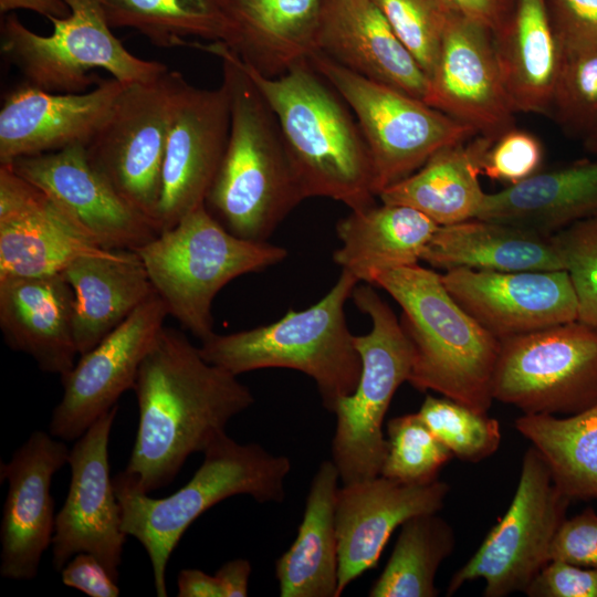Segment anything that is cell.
Instances as JSON below:
<instances>
[{"label": "cell", "mask_w": 597, "mask_h": 597, "mask_svg": "<svg viewBox=\"0 0 597 597\" xmlns=\"http://www.w3.org/2000/svg\"><path fill=\"white\" fill-rule=\"evenodd\" d=\"M237 377L208 363L184 333L164 326L135 380L138 429L121 474L147 494L171 483L189 455L203 453L230 419L253 405Z\"/></svg>", "instance_id": "cell-1"}, {"label": "cell", "mask_w": 597, "mask_h": 597, "mask_svg": "<svg viewBox=\"0 0 597 597\" xmlns=\"http://www.w3.org/2000/svg\"><path fill=\"white\" fill-rule=\"evenodd\" d=\"M195 49L220 57L231 107L227 147L207 193V210L235 237L268 242L305 198L279 121L224 43Z\"/></svg>", "instance_id": "cell-2"}, {"label": "cell", "mask_w": 597, "mask_h": 597, "mask_svg": "<svg viewBox=\"0 0 597 597\" xmlns=\"http://www.w3.org/2000/svg\"><path fill=\"white\" fill-rule=\"evenodd\" d=\"M239 60L279 121L305 198H329L350 210L374 206L368 145L353 112L326 78L310 61L266 77Z\"/></svg>", "instance_id": "cell-3"}, {"label": "cell", "mask_w": 597, "mask_h": 597, "mask_svg": "<svg viewBox=\"0 0 597 597\" xmlns=\"http://www.w3.org/2000/svg\"><path fill=\"white\" fill-rule=\"evenodd\" d=\"M369 284L401 307V327L412 348L408 383L488 412L501 341L450 295L441 274L418 263L378 272Z\"/></svg>", "instance_id": "cell-4"}, {"label": "cell", "mask_w": 597, "mask_h": 597, "mask_svg": "<svg viewBox=\"0 0 597 597\" xmlns=\"http://www.w3.org/2000/svg\"><path fill=\"white\" fill-rule=\"evenodd\" d=\"M290 471L287 457L271 454L254 442L239 443L224 432L203 451V461L191 480L166 498H151L117 473L113 483L122 528L147 552L156 595L167 596L168 559L197 517L234 495L247 494L259 503H281Z\"/></svg>", "instance_id": "cell-5"}, {"label": "cell", "mask_w": 597, "mask_h": 597, "mask_svg": "<svg viewBox=\"0 0 597 597\" xmlns=\"http://www.w3.org/2000/svg\"><path fill=\"white\" fill-rule=\"evenodd\" d=\"M359 280L342 270L333 287L314 305L290 310L279 321L201 341L202 357L238 376L264 368L302 371L316 384L323 407L333 412L354 392L362 358L345 318V303Z\"/></svg>", "instance_id": "cell-6"}, {"label": "cell", "mask_w": 597, "mask_h": 597, "mask_svg": "<svg viewBox=\"0 0 597 597\" xmlns=\"http://www.w3.org/2000/svg\"><path fill=\"white\" fill-rule=\"evenodd\" d=\"M134 251L168 315L200 341L214 333L212 302L224 285L287 256L282 247L235 237L205 203Z\"/></svg>", "instance_id": "cell-7"}, {"label": "cell", "mask_w": 597, "mask_h": 597, "mask_svg": "<svg viewBox=\"0 0 597 597\" xmlns=\"http://www.w3.org/2000/svg\"><path fill=\"white\" fill-rule=\"evenodd\" d=\"M352 298L373 326L365 335H354L362 358L360 378L354 392L341 398L333 411L332 461L343 484L380 475L388 449L384 418L412 366L411 344L400 321L371 284H357Z\"/></svg>", "instance_id": "cell-8"}, {"label": "cell", "mask_w": 597, "mask_h": 597, "mask_svg": "<svg viewBox=\"0 0 597 597\" xmlns=\"http://www.w3.org/2000/svg\"><path fill=\"white\" fill-rule=\"evenodd\" d=\"M70 13L48 19L53 31L41 35L15 14L1 27V51L25 82L53 93H82L101 69L123 84L150 81L168 69L132 54L112 32L102 0H65Z\"/></svg>", "instance_id": "cell-9"}, {"label": "cell", "mask_w": 597, "mask_h": 597, "mask_svg": "<svg viewBox=\"0 0 597 597\" xmlns=\"http://www.w3.org/2000/svg\"><path fill=\"white\" fill-rule=\"evenodd\" d=\"M308 61L353 112L371 155L377 197L440 149L476 135L423 101L364 77L320 51Z\"/></svg>", "instance_id": "cell-10"}, {"label": "cell", "mask_w": 597, "mask_h": 597, "mask_svg": "<svg viewBox=\"0 0 597 597\" xmlns=\"http://www.w3.org/2000/svg\"><path fill=\"white\" fill-rule=\"evenodd\" d=\"M494 400L527 415H574L597 404V328L572 321L501 341Z\"/></svg>", "instance_id": "cell-11"}, {"label": "cell", "mask_w": 597, "mask_h": 597, "mask_svg": "<svg viewBox=\"0 0 597 597\" xmlns=\"http://www.w3.org/2000/svg\"><path fill=\"white\" fill-rule=\"evenodd\" d=\"M570 502L554 484L541 453L531 446L523 455L510 506L478 551L453 574L447 596L474 579L484 580V597L524 593L551 561L552 543Z\"/></svg>", "instance_id": "cell-12"}, {"label": "cell", "mask_w": 597, "mask_h": 597, "mask_svg": "<svg viewBox=\"0 0 597 597\" xmlns=\"http://www.w3.org/2000/svg\"><path fill=\"white\" fill-rule=\"evenodd\" d=\"M182 78L180 72L167 70L150 81L125 84L85 146L91 165L155 228L167 138Z\"/></svg>", "instance_id": "cell-13"}, {"label": "cell", "mask_w": 597, "mask_h": 597, "mask_svg": "<svg viewBox=\"0 0 597 597\" xmlns=\"http://www.w3.org/2000/svg\"><path fill=\"white\" fill-rule=\"evenodd\" d=\"M118 405L96 419L70 449L71 483L55 517L53 566L61 570L77 553L96 556L118 582L123 546L122 512L109 475L108 442Z\"/></svg>", "instance_id": "cell-14"}, {"label": "cell", "mask_w": 597, "mask_h": 597, "mask_svg": "<svg viewBox=\"0 0 597 597\" xmlns=\"http://www.w3.org/2000/svg\"><path fill=\"white\" fill-rule=\"evenodd\" d=\"M168 311L157 294L88 352L61 377L63 395L49 432L63 441L81 437L92 423L133 389L139 367L165 326Z\"/></svg>", "instance_id": "cell-15"}, {"label": "cell", "mask_w": 597, "mask_h": 597, "mask_svg": "<svg viewBox=\"0 0 597 597\" xmlns=\"http://www.w3.org/2000/svg\"><path fill=\"white\" fill-rule=\"evenodd\" d=\"M230 123V96L223 82L206 90L182 78L163 164L155 219L158 233L205 203L227 147Z\"/></svg>", "instance_id": "cell-16"}, {"label": "cell", "mask_w": 597, "mask_h": 597, "mask_svg": "<svg viewBox=\"0 0 597 597\" xmlns=\"http://www.w3.org/2000/svg\"><path fill=\"white\" fill-rule=\"evenodd\" d=\"M10 166L46 192L76 228L105 250H136L158 231L91 165L84 145L21 157Z\"/></svg>", "instance_id": "cell-17"}, {"label": "cell", "mask_w": 597, "mask_h": 597, "mask_svg": "<svg viewBox=\"0 0 597 597\" xmlns=\"http://www.w3.org/2000/svg\"><path fill=\"white\" fill-rule=\"evenodd\" d=\"M428 105L496 137L514 127V106L501 73L492 31L448 14L439 54L429 75Z\"/></svg>", "instance_id": "cell-18"}, {"label": "cell", "mask_w": 597, "mask_h": 597, "mask_svg": "<svg viewBox=\"0 0 597 597\" xmlns=\"http://www.w3.org/2000/svg\"><path fill=\"white\" fill-rule=\"evenodd\" d=\"M69 455L63 440L34 431L8 462H1V480L8 481L0 528L2 577L30 580L36 576L55 528L51 482Z\"/></svg>", "instance_id": "cell-19"}, {"label": "cell", "mask_w": 597, "mask_h": 597, "mask_svg": "<svg viewBox=\"0 0 597 597\" xmlns=\"http://www.w3.org/2000/svg\"><path fill=\"white\" fill-rule=\"evenodd\" d=\"M457 303L498 339L577 321L565 270L494 272L453 269L441 274Z\"/></svg>", "instance_id": "cell-20"}, {"label": "cell", "mask_w": 597, "mask_h": 597, "mask_svg": "<svg viewBox=\"0 0 597 597\" xmlns=\"http://www.w3.org/2000/svg\"><path fill=\"white\" fill-rule=\"evenodd\" d=\"M105 250L84 237L41 188L0 165V279L62 273Z\"/></svg>", "instance_id": "cell-21"}, {"label": "cell", "mask_w": 597, "mask_h": 597, "mask_svg": "<svg viewBox=\"0 0 597 597\" xmlns=\"http://www.w3.org/2000/svg\"><path fill=\"white\" fill-rule=\"evenodd\" d=\"M450 491L439 479L401 483L383 475L343 484L337 492L335 522L338 542L337 596L374 568L392 532L408 519L438 513Z\"/></svg>", "instance_id": "cell-22"}, {"label": "cell", "mask_w": 597, "mask_h": 597, "mask_svg": "<svg viewBox=\"0 0 597 597\" xmlns=\"http://www.w3.org/2000/svg\"><path fill=\"white\" fill-rule=\"evenodd\" d=\"M125 84L103 80L82 93H53L27 82L9 92L0 109V165L86 146Z\"/></svg>", "instance_id": "cell-23"}, {"label": "cell", "mask_w": 597, "mask_h": 597, "mask_svg": "<svg viewBox=\"0 0 597 597\" xmlns=\"http://www.w3.org/2000/svg\"><path fill=\"white\" fill-rule=\"evenodd\" d=\"M316 51L364 77L427 98L428 76L373 0H323Z\"/></svg>", "instance_id": "cell-24"}, {"label": "cell", "mask_w": 597, "mask_h": 597, "mask_svg": "<svg viewBox=\"0 0 597 597\" xmlns=\"http://www.w3.org/2000/svg\"><path fill=\"white\" fill-rule=\"evenodd\" d=\"M74 311V292L62 273L0 279L3 339L44 373L62 377L76 363Z\"/></svg>", "instance_id": "cell-25"}, {"label": "cell", "mask_w": 597, "mask_h": 597, "mask_svg": "<svg viewBox=\"0 0 597 597\" xmlns=\"http://www.w3.org/2000/svg\"><path fill=\"white\" fill-rule=\"evenodd\" d=\"M323 0H231L224 43L247 65L277 77L316 51Z\"/></svg>", "instance_id": "cell-26"}, {"label": "cell", "mask_w": 597, "mask_h": 597, "mask_svg": "<svg viewBox=\"0 0 597 597\" xmlns=\"http://www.w3.org/2000/svg\"><path fill=\"white\" fill-rule=\"evenodd\" d=\"M493 41L515 112L551 114L563 48L547 0H511Z\"/></svg>", "instance_id": "cell-27"}, {"label": "cell", "mask_w": 597, "mask_h": 597, "mask_svg": "<svg viewBox=\"0 0 597 597\" xmlns=\"http://www.w3.org/2000/svg\"><path fill=\"white\" fill-rule=\"evenodd\" d=\"M62 274L74 292V337L78 356L92 349L156 294L139 255L132 250L81 256Z\"/></svg>", "instance_id": "cell-28"}, {"label": "cell", "mask_w": 597, "mask_h": 597, "mask_svg": "<svg viewBox=\"0 0 597 597\" xmlns=\"http://www.w3.org/2000/svg\"><path fill=\"white\" fill-rule=\"evenodd\" d=\"M421 260L443 271L564 270L553 235L478 218L438 226Z\"/></svg>", "instance_id": "cell-29"}, {"label": "cell", "mask_w": 597, "mask_h": 597, "mask_svg": "<svg viewBox=\"0 0 597 597\" xmlns=\"http://www.w3.org/2000/svg\"><path fill=\"white\" fill-rule=\"evenodd\" d=\"M597 217V160L580 159L486 193L478 219L553 235Z\"/></svg>", "instance_id": "cell-30"}, {"label": "cell", "mask_w": 597, "mask_h": 597, "mask_svg": "<svg viewBox=\"0 0 597 597\" xmlns=\"http://www.w3.org/2000/svg\"><path fill=\"white\" fill-rule=\"evenodd\" d=\"M438 224L422 212L384 203L350 210L336 224L334 262L369 284L374 274L417 264Z\"/></svg>", "instance_id": "cell-31"}, {"label": "cell", "mask_w": 597, "mask_h": 597, "mask_svg": "<svg viewBox=\"0 0 597 597\" xmlns=\"http://www.w3.org/2000/svg\"><path fill=\"white\" fill-rule=\"evenodd\" d=\"M338 480L334 462L323 461L312 480L297 536L276 561L281 597H338Z\"/></svg>", "instance_id": "cell-32"}, {"label": "cell", "mask_w": 597, "mask_h": 597, "mask_svg": "<svg viewBox=\"0 0 597 597\" xmlns=\"http://www.w3.org/2000/svg\"><path fill=\"white\" fill-rule=\"evenodd\" d=\"M491 139L479 136L440 149L377 198L384 203L413 208L438 226L476 218L486 195L479 181L481 159Z\"/></svg>", "instance_id": "cell-33"}, {"label": "cell", "mask_w": 597, "mask_h": 597, "mask_svg": "<svg viewBox=\"0 0 597 597\" xmlns=\"http://www.w3.org/2000/svg\"><path fill=\"white\" fill-rule=\"evenodd\" d=\"M514 427L541 453L564 495L597 500V404L565 417L523 413Z\"/></svg>", "instance_id": "cell-34"}, {"label": "cell", "mask_w": 597, "mask_h": 597, "mask_svg": "<svg viewBox=\"0 0 597 597\" xmlns=\"http://www.w3.org/2000/svg\"><path fill=\"white\" fill-rule=\"evenodd\" d=\"M231 0H102L112 28H130L158 48L188 46V38L222 42Z\"/></svg>", "instance_id": "cell-35"}, {"label": "cell", "mask_w": 597, "mask_h": 597, "mask_svg": "<svg viewBox=\"0 0 597 597\" xmlns=\"http://www.w3.org/2000/svg\"><path fill=\"white\" fill-rule=\"evenodd\" d=\"M390 558L371 586L370 597H436L437 572L451 555L455 536L437 513L420 514L400 525Z\"/></svg>", "instance_id": "cell-36"}, {"label": "cell", "mask_w": 597, "mask_h": 597, "mask_svg": "<svg viewBox=\"0 0 597 597\" xmlns=\"http://www.w3.org/2000/svg\"><path fill=\"white\" fill-rule=\"evenodd\" d=\"M418 415L434 436L465 462H480L494 454L502 434L496 419L453 399L427 396Z\"/></svg>", "instance_id": "cell-37"}, {"label": "cell", "mask_w": 597, "mask_h": 597, "mask_svg": "<svg viewBox=\"0 0 597 597\" xmlns=\"http://www.w3.org/2000/svg\"><path fill=\"white\" fill-rule=\"evenodd\" d=\"M388 449L380 475L409 484L438 479L452 452L434 436L418 412L391 418L387 423Z\"/></svg>", "instance_id": "cell-38"}, {"label": "cell", "mask_w": 597, "mask_h": 597, "mask_svg": "<svg viewBox=\"0 0 597 597\" xmlns=\"http://www.w3.org/2000/svg\"><path fill=\"white\" fill-rule=\"evenodd\" d=\"M551 114L572 134L597 128V49L563 50Z\"/></svg>", "instance_id": "cell-39"}, {"label": "cell", "mask_w": 597, "mask_h": 597, "mask_svg": "<svg viewBox=\"0 0 597 597\" xmlns=\"http://www.w3.org/2000/svg\"><path fill=\"white\" fill-rule=\"evenodd\" d=\"M577 302V321L597 328V217L553 234Z\"/></svg>", "instance_id": "cell-40"}, {"label": "cell", "mask_w": 597, "mask_h": 597, "mask_svg": "<svg viewBox=\"0 0 597 597\" xmlns=\"http://www.w3.org/2000/svg\"><path fill=\"white\" fill-rule=\"evenodd\" d=\"M429 77L442 42L447 17L431 0H373Z\"/></svg>", "instance_id": "cell-41"}, {"label": "cell", "mask_w": 597, "mask_h": 597, "mask_svg": "<svg viewBox=\"0 0 597 597\" xmlns=\"http://www.w3.org/2000/svg\"><path fill=\"white\" fill-rule=\"evenodd\" d=\"M543 158L540 139L512 127L491 139L481 159V175L515 185L537 174Z\"/></svg>", "instance_id": "cell-42"}, {"label": "cell", "mask_w": 597, "mask_h": 597, "mask_svg": "<svg viewBox=\"0 0 597 597\" xmlns=\"http://www.w3.org/2000/svg\"><path fill=\"white\" fill-rule=\"evenodd\" d=\"M564 51L597 49V0H547Z\"/></svg>", "instance_id": "cell-43"}, {"label": "cell", "mask_w": 597, "mask_h": 597, "mask_svg": "<svg viewBox=\"0 0 597 597\" xmlns=\"http://www.w3.org/2000/svg\"><path fill=\"white\" fill-rule=\"evenodd\" d=\"M524 594L527 597H597V568L549 561Z\"/></svg>", "instance_id": "cell-44"}, {"label": "cell", "mask_w": 597, "mask_h": 597, "mask_svg": "<svg viewBox=\"0 0 597 597\" xmlns=\"http://www.w3.org/2000/svg\"><path fill=\"white\" fill-rule=\"evenodd\" d=\"M549 558L597 568V513L593 507L566 517L552 543Z\"/></svg>", "instance_id": "cell-45"}, {"label": "cell", "mask_w": 597, "mask_h": 597, "mask_svg": "<svg viewBox=\"0 0 597 597\" xmlns=\"http://www.w3.org/2000/svg\"><path fill=\"white\" fill-rule=\"evenodd\" d=\"M60 572L64 585L91 597H117L121 594L118 582L93 554H75Z\"/></svg>", "instance_id": "cell-46"}, {"label": "cell", "mask_w": 597, "mask_h": 597, "mask_svg": "<svg viewBox=\"0 0 597 597\" xmlns=\"http://www.w3.org/2000/svg\"><path fill=\"white\" fill-rule=\"evenodd\" d=\"M446 14L472 20L494 33L504 21L511 0H431Z\"/></svg>", "instance_id": "cell-47"}, {"label": "cell", "mask_w": 597, "mask_h": 597, "mask_svg": "<svg viewBox=\"0 0 597 597\" xmlns=\"http://www.w3.org/2000/svg\"><path fill=\"white\" fill-rule=\"evenodd\" d=\"M251 564L248 559L235 558L223 564L214 574L223 597L248 596Z\"/></svg>", "instance_id": "cell-48"}, {"label": "cell", "mask_w": 597, "mask_h": 597, "mask_svg": "<svg viewBox=\"0 0 597 597\" xmlns=\"http://www.w3.org/2000/svg\"><path fill=\"white\" fill-rule=\"evenodd\" d=\"M177 587L179 597H223L216 575L196 568L180 570Z\"/></svg>", "instance_id": "cell-49"}, {"label": "cell", "mask_w": 597, "mask_h": 597, "mask_svg": "<svg viewBox=\"0 0 597 597\" xmlns=\"http://www.w3.org/2000/svg\"><path fill=\"white\" fill-rule=\"evenodd\" d=\"M30 10L50 18H65L70 7L65 0H0V12L8 13L14 10Z\"/></svg>", "instance_id": "cell-50"}, {"label": "cell", "mask_w": 597, "mask_h": 597, "mask_svg": "<svg viewBox=\"0 0 597 597\" xmlns=\"http://www.w3.org/2000/svg\"><path fill=\"white\" fill-rule=\"evenodd\" d=\"M586 147L591 153L597 154V128L586 136Z\"/></svg>", "instance_id": "cell-51"}]
</instances>
